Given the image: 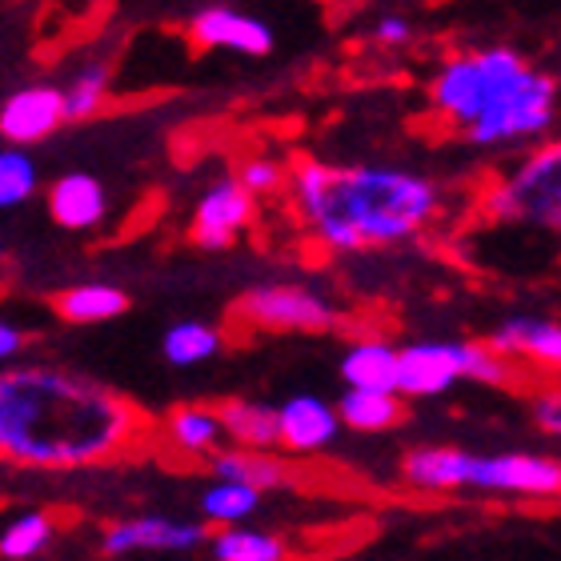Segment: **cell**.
<instances>
[{
    "label": "cell",
    "mask_w": 561,
    "mask_h": 561,
    "mask_svg": "<svg viewBox=\"0 0 561 561\" xmlns=\"http://www.w3.org/2000/svg\"><path fill=\"white\" fill-rule=\"evenodd\" d=\"M164 437H169L173 449H181L188 457H213L229 442L217 405H181L164 421Z\"/></svg>",
    "instance_id": "d6986e66"
},
{
    "label": "cell",
    "mask_w": 561,
    "mask_h": 561,
    "mask_svg": "<svg viewBox=\"0 0 561 561\" xmlns=\"http://www.w3.org/2000/svg\"><path fill=\"white\" fill-rule=\"evenodd\" d=\"M337 410H341V421H345L353 433H386L405 417V405H401L398 389H353V386H345Z\"/></svg>",
    "instance_id": "ffe728a7"
},
{
    "label": "cell",
    "mask_w": 561,
    "mask_h": 561,
    "mask_svg": "<svg viewBox=\"0 0 561 561\" xmlns=\"http://www.w3.org/2000/svg\"><path fill=\"white\" fill-rule=\"evenodd\" d=\"M188 36L201 48H217V53H237V57H270L273 53V28L233 4H209L197 9L188 21Z\"/></svg>",
    "instance_id": "8fae6325"
},
{
    "label": "cell",
    "mask_w": 561,
    "mask_h": 561,
    "mask_svg": "<svg viewBox=\"0 0 561 561\" xmlns=\"http://www.w3.org/2000/svg\"><path fill=\"white\" fill-rule=\"evenodd\" d=\"M257 217V197L249 193L233 176H217L213 185L201 188V197L193 201V217H188V237L201 249H229L237 237L245 233Z\"/></svg>",
    "instance_id": "9c48e42d"
},
{
    "label": "cell",
    "mask_w": 561,
    "mask_h": 561,
    "mask_svg": "<svg viewBox=\"0 0 561 561\" xmlns=\"http://www.w3.org/2000/svg\"><path fill=\"white\" fill-rule=\"evenodd\" d=\"M369 41L381 48H401L413 41V24L405 21V16H398V12H389V16H377L374 24H369Z\"/></svg>",
    "instance_id": "f546056e"
},
{
    "label": "cell",
    "mask_w": 561,
    "mask_h": 561,
    "mask_svg": "<svg viewBox=\"0 0 561 561\" xmlns=\"http://www.w3.org/2000/svg\"><path fill=\"white\" fill-rule=\"evenodd\" d=\"M108 89H113V65L105 57H89L81 69L72 72L65 84V108L69 121H89L108 105Z\"/></svg>",
    "instance_id": "603a6c76"
},
{
    "label": "cell",
    "mask_w": 561,
    "mask_h": 561,
    "mask_svg": "<svg viewBox=\"0 0 561 561\" xmlns=\"http://www.w3.org/2000/svg\"><path fill=\"white\" fill-rule=\"evenodd\" d=\"M558 265H561V241H558Z\"/></svg>",
    "instance_id": "1f68e13d"
},
{
    "label": "cell",
    "mask_w": 561,
    "mask_h": 561,
    "mask_svg": "<svg viewBox=\"0 0 561 561\" xmlns=\"http://www.w3.org/2000/svg\"><path fill=\"white\" fill-rule=\"evenodd\" d=\"M41 188V169L28 157L24 145H4L0 149V209H21Z\"/></svg>",
    "instance_id": "484cf974"
},
{
    "label": "cell",
    "mask_w": 561,
    "mask_h": 561,
    "mask_svg": "<svg viewBox=\"0 0 561 561\" xmlns=\"http://www.w3.org/2000/svg\"><path fill=\"white\" fill-rule=\"evenodd\" d=\"M24 329L21 325H12V321H4V325H0V357H4V362H16V357H21V350H24Z\"/></svg>",
    "instance_id": "4dcf8cb0"
},
{
    "label": "cell",
    "mask_w": 561,
    "mask_h": 561,
    "mask_svg": "<svg viewBox=\"0 0 561 561\" xmlns=\"http://www.w3.org/2000/svg\"><path fill=\"white\" fill-rule=\"evenodd\" d=\"M217 413H221L229 445H241V449H273V445H280V410H273V405L237 398L221 401Z\"/></svg>",
    "instance_id": "ac0fdd59"
},
{
    "label": "cell",
    "mask_w": 561,
    "mask_h": 561,
    "mask_svg": "<svg viewBox=\"0 0 561 561\" xmlns=\"http://www.w3.org/2000/svg\"><path fill=\"white\" fill-rule=\"evenodd\" d=\"M53 309L69 325H101V321H113L129 309V293L117 289V285H105V280H84V285L57 293Z\"/></svg>",
    "instance_id": "e0dca14e"
},
{
    "label": "cell",
    "mask_w": 561,
    "mask_h": 561,
    "mask_svg": "<svg viewBox=\"0 0 561 561\" xmlns=\"http://www.w3.org/2000/svg\"><path fill=\"white\" fill-rule=\"evenodd\" d=\"M209 538L205 526L181 522V517H125L113 522L101 538L105 558H125V553H173V550H197Z\"/></svg>",
    "instance_id": "7c38bea8"
},
{
    "label": "cell",
    "mask_w": 561,
    "mask_h": 561,
    "mask_svg": "<svg viewBox=\"0 0 561 561\" xmlns=\"http://www.w3.org/2000/svg\"><path fill=\"white\" fill-rule=\"evenodd\" d=\"M401 481L421 493H497V497H561V457L466 454L454 445H421L401 457Z\"/></svg>",
    "instance_id": "3957f363"
},
{
    "label": "cell",
    "mask_w": 561,
    "mask_h": 561,
    "mask_svg": "<svg viewBox=\"0 0 561 561\" xmlns=\"http://www.w3.org/2000/svg\"><path fill=\"white\" fill-rule=\"evenodd\" d=\"M48 541H53V517L48 514H21L12 517L4 534H0V558L4 561H28L36 553L45 550Z\"/></svg>",
    "instance_id": "4316f807"
},
{
    "label": "cell",
    "mask_w": 561,
    "mask_h": 561,
    "mask_svg": "<svg viewBox=\"0 0 561 561\" xmlns=\"http://www.w3.org/2000/svg\"><path fill=\"white\" fill-rule=\"evenodd\" d=\"M257 505H261L257 485L233 478H217L209 490L201 493V514L213 526H241V522H249V517L257 514Z\"/></svg>",
    "instance_id": "7402d4cb"
},
{
    "label": "cell",
    "mask_w": 561,
    "mask_h": 561,
    "mask_svg": "<svg viewBox=\"0 0 561 561\" xmlns=\"http://www.w3.org/2000/svg\"><path fill=\"white\" fill-rule=\"evenodd\" d=\"M233 317L257 333H329L341 325V309L325 293L301 280H265L237 297Z\"/></svg>",
    "instance_id": "ba28073f"
},
{
    "label": "cell",
    "mask_w": 561,
    "mask_h": 561,
    "mask_svg": "<svg viewBox=\"0 0 561 561\" xmlns=\"http://www.w3.org/2000/svg\"><path fill=\"white\" fill-rule=\"evenodd\" d=\"M145 437L125 393L57 365H12L0 377V457L16 469L69 473L117 461Z\"/></svg>",
    "instance_id": "6da1fadb"
},
{
    "label": "cell",
    "mask_w": 561,
    "mask_h": 561,
    "mask_svg": "<svg viewBox=\"0 0 561 561\" xmlns=\"http://www.w3.org/2000/svg\"><path fill=\"white\" fill-rule=\"evenodd\" d=\"M401 350L381 337H357L341 353V381L353 389H398Z\"/></svg>",
    "instance_id": "2e32d148"
},
{
    "label": "cell",
    "mask_w": 561,
    "mask_h": 561,
    "mask_svg": "<svg viewBox=\"0 0 561 561\" xmlns=\"http://www.w3.org/2000/svg\"><path fill=\"white\" fill-rule=\"evenodd\" d=\"M478 213L493 225L561 233V129L526 145L522 157L485 181Z\"/></svg>",
    "instance_id": "277c9868"
},
{
    "label": "cell",
    "mask_w": 561,
    "mask_h": 561,
    "mask_svg": "<svg viewBox=\"0 0 561 561\" xmlns=\"http://www.w3.org/2000/svg\"><path fill=\"white\" fill-rule=\"evenodd\" d=\"M213 473L217 478H233V481H249V485H257V490H277L280 481H285V466H280L277 457H270V449H217L213 454Z\"/></svg>",
    "instance_id": "cb8c5ba5"
},
{
    "label": "cell",
    "mask_w": 561,
    "mask_h": 561,
    "mask_svg": "<svg viewBox=\"0 0 561 561\" xmlns=\"http://www.w3.org/2000/svg\"><path fill=\"white\" fill-rule=\"evenodd\" d=\"M517 362L490 341H410L401 345V398H442L457 381L514 386Z\"/></svg>",
    "instance_id": "8992f818"
},
{
    "label": "cell",
    "mask_w": 561,
    "mask_h": 561,
    "mask_svg": "<svg viewBox=\"0 0 561 561\" xmlns=\"http://www.w3.org/2000/svg\"><path fill=\"white\" fill-rule=\"evenodd\" d=\"M277 410H280V445L293 449V454H317V449H325V445H333L341 425H345L337 405H329V401L313 398V393H297V398H289Z\"/></svg>",
    "instance_id": "9a60e30c"
},
{
    "label": "cell",
    "mask_w": 561,
    "mask_h": 561,
    "mask_svg": "<svg viewBox=\"0 0 561 561\" xmlns=\"http://www.w3.org/2000/svg\"><path fill=\"white\" fill-rule=\"evenodd\" d=\"M561 125V77L529 69L510 93L481 113L469 129L457 133L469 149H517L550 137Z\"/></svg>",
    "instance_id": "52a82bcc"
},
{
    "label": "cell",
    "mask_w": 561,
    "mask_h": 561,
    "mask_svg": "<svg viewBox=\"0 0 561 561\" xmlns=\"http://www.w3.org/2000/svg\"><path fill=\"white\" fill-rule=\"evenodd\" d=\"M237 181L253 193V197H273V193H285L289 188V169L270 157V152H253L245 161H237Z\"/></svg>",
    "instance_id": "83f0119b"
},
{
    "label": "cell",
    "mask_w": 561,
    "mask_h": 561,
    "mask_svg": "<svg viewBox=\"0 0 561 561\" xmlns=\"http://www.w3.org/2000/svg\"><path fill=\"white\" fill-rule=\"evenodd\" d=\"M529 410H534V425L546 437H561V386L541 389L538 398L529 401Z\"/></svg>",
    "instance_id": "f1b7e54d"
},
{
    "label": "cell",
    "mask_w": 561,
    "mask_h": 561,
    "mask_svg": "<svg viewBox=\"0 0 561 561\" xmlns=\"http://www.w3.org/2000/svg\"><path fill=\"white\" fill-rule=\"evenodd\" d=\"M534 69L522 53L505 45L469 48L442 60V69L430 81V113L442 121L449 133L469 129L490 105H497L526 72Z\"/></svg>",
    "instance_id": "5b68a950"
},
{
    "label": "cell",
    "mask_w": 561,
    "mask_h": 561,
    "mask_svg": "<svg viewBox=\"0 0 561 561\" xmlns=\"http://www.w3.org/2000/svg\"><path fill=\"white\" fill-rule=\"evenodd\" d=\"M48 217L69 229V233H89L108 217V193L93 173H65L57 176L45 193Z\"/></svg>",
    "instance_id": "5bb4252c"
},
{
    "label": "cell",
    "mask_w": 561,
    "mask_h": 561,
    "mask_svg": "<svg viewBox=\"0 0 561 561\" xmlns=\"http://www.w3.org/2000/svg\"><path fill=\"white\" fill-rule=\"evenodd\" d=\"M161 350L169 365L188 369V365H201L221 353V329L205 325V321H176V325L164 333Z\"/></svg>",
    "instance_id": "d4e9b609"
},
{
    "label": "cell",
    "mask_w": 561,
    "mask_h": 561,
    "mask_svg": "<svg viewBox=\"0 0 561 561\" xmlns=\"http://www.w3.org/2000/svg\"><path fill=\"white\" fill-rule=\"evenodd\" d=\"M209 550L217 561H289V546L277 534L249 526H221L213 534Z\"/></svg>",
    "instance_id": "44dd1931"
},
{
    "label": "cell",
    "mask_w": 561,
    "mask_h": 561,
    "mask_svg": "<svg viewBox=\"0 0 561 561\" xmlns=\"http://www.w3.org/2000/svg\"><path fill=\"white\" fill-rule=\"evenodd\" d=\"M65 121H69V108H65L60 84H24V89H12L0 105V137L4 145L33 149L53 137Z\"/></svg>",
    "instance_id": "30bf717a"
},
{
    "label": "cell",
    "mask_w": 561,
    "mask_h": 561,
    "mask_svg": "<svg viewBox=\"0 0 561 561\" xmlns=\"http://www.w3.org/2000/svg\"><path fill=\"white\" fill-rule=\"evenodd\" d=\"M305 237L325 253H369L417 241L442 221L445 185L405 164H289L285 188Z\"/></svg>",
    "instance_id": "7a4b0ae2"
},
{
    "label": "cell",
    "mask_w": 561,
    "mask_h": 561,
    "mask_svg": "<svg viewBox=\"0 0 561 561\" xmlns=\"http://www.w3.org/2000/svg\"><path fill=\"white\" fill-rule=\"evenodd\" d=\"M490 345L514 357L517 365H534L546 374H561V321L538 313L502 317L490 333Z\"/></svg>",
    "instance_id": "4fadbf2b"
}]
</instances>
